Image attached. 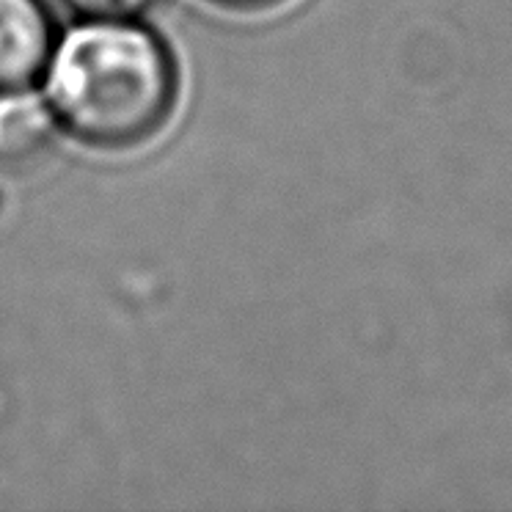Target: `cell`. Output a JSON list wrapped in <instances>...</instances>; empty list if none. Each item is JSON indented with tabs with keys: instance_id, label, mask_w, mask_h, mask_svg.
<instances>
[{
	"instance_id": "obj_1",
	"label": "cell",
	"mask_w": 512,
	"mask_h": 512,
	"mask_svg": "<svg viewBox=\"0 0 512 512\" xmlns=\"http://www.w3.org/2000/svg\"><path fill=\"white\" fill-rule=\"evenodd\" d=\"M45 100L61 133L100 155L138 152L166 130L182 75L166 39L141 23L80 20L58 36Z\"/></svg>"
},
{
	"instance_id": "obj_2",
	"label": "cell",
	"mask_w": 512,
	"mask_h": 512,
	"mask_svg": "<svg viewBox=\"0 0 512 512\" xmlns=\"http://www.w3.org/2000/svg\"><path fill=\"white\" fill-rule=\"evenodd\" d=\"M56 42V20L45 0H0V94L42 80Z\"/></svg>"
},
{
	"instance_id": "obj_3",
	"label": "cell",
	"mask_w": 512,
	"mask_h": 512,
	"mask_svg": "<svg viewBox=\"0 0 512 512\" xmlns=\"http://www.w3.org/2000/svg\"><path fill=\"white\" fill-rule=\"evenodd\" d=\"M61 135L45 94L31 89L0 94V171H34L50 160Z\"/></svg>"
},
{
	"instance_id": "obj_4",
	"label": "cell",
	"mask_w": 512,
	"mask_h": 512,
	"mask_svg": "<svg viewBox=\"0 0 512 512\" xmlns=\"http://www.w3.org/2000/svg\"><path fill=\"white\" fill-rule=\"evenodd\" d=\"M78 20H111V23H141L157 12L163 0H64Z\"/></svg>"
},
{
	"instance_id": "obj_5",
	"label": "cell",
	"mask_w": 512,
	"mask_h": 512,
	"mask_svg": "<svg viewBox=\"0 0 512 512\" xmlns=\"http://www.w3.org/2000/svg\"><path fill=\"white\" fill-rule=\"evenodd\" d=\"M204 3L234 14H265L279 9L284 3H290V0H204Z\"/></svg>"
}]
</instances>
